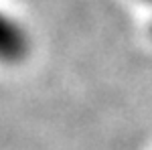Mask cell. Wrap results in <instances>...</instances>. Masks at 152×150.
<instances>
[{"instance_id": "6da1fadb", "label": "cell", "mask_w": 152, "mask_h": 150, "mask_svg": "<svg viewBox=\"0 0 152 150\" xmlns=\"http://www.w3.org/2000/svg\"><path fill=\"white\" fill-rule=\"evenodd\" d=\"M31 35L14 16L0 8V63L6 67H16L31 55Z\"/></svg>"}]
</instances>
